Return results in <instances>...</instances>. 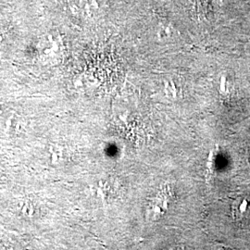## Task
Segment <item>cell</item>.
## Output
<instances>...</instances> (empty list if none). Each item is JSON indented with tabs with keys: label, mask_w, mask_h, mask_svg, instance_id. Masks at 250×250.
<instances>
[{
	"label": "cell",
	"mask_w": 250,
	"mask_h": 250,
	"mask_svg": "<svg viewBox=\"0 0 250 250\" xmlns=\"http://www.w3.org/2000/svg\"><path fill=\"white\" fill-rule=\"evenodd\" d=\"M71 7L72 11L82 16H90L97 9V5L94 0H75L72 2Z\"/></svg>",
	"instance_id": "cell-1"
}]
</instances>
